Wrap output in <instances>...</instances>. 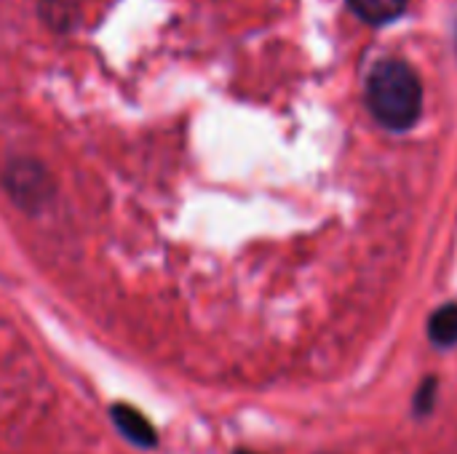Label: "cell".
<instances>
[{"label":"cell","mask_w":457,"mask_h":454,"mask_svg":"<svg viewBox=\"0 0 457 454\" xmlns=\"http://www.w3.org/2000/svg\"><path fill=\"white\" fill-rule=\"evenodd\" d=\"M367 104L378 123L394 131L410 128L420 118L423 88L412 67L396 59H383L367 80Z\"/></svg>","instance_id":"obj_1"},{"label":"cell","mask_w":457,"mask_h":454,"mask_svg":"<svg viewBox=\"0 0 457 454\" xmlns=\"http://www.w3.org/2000/svg\"><path fill=\"white\" fill-rule=\"evenodd\" d=\"M112 415V423L115 428L137 447H145V450H153L158 444V433L155 428L145 420V415H139L134 407H126V404H115L110 409Z\"/></svg>","instance_id":"obj_2"},{"label":"cell","mask_w":457,"mask_h":454,"mask_svg":"<svg viewBox=\"0 0 457 454\" xmlns=\"http://www.w3.org/2000/svg\"><path fill=\"white\" fill-rule=\"evenodd\" d=\"M428 340L434 348L450 351L457 348V302L442 305L428 318Z\"/></svg>","instance_id":"obj_3"},{"label":"cell","mask_w":457,"mask_h":454,"mask_svg":"<svg viewBox=\"0 0 457 454\" xmlns=\"http://www.w3.org/2000/svg\"><path fill=\"white\" fill-rule=\"evenodd\" d=\"M348 5L364 21H370V24H386V21H391V19H396V16L404 13L407 0H348Z\"/></svg>","instance_id":"obj_4"},{"label":"cell","mask_w":457,"mask_h":454,"mask_svg":"<svg viewBox=\"0 0 457 454\" xmlns=\"http://www.w3.org/2000/svg\"><path fill=\"white\" fill-rule=\"evenodd\" d=\"M436 404H439V377L436 375H428L415 388V396H412V417L415 420H428L436 412Z\"/></svg>","instance_id":"obj_5"},{"label":"cell","mask_w":457,"mask_h":454,"mask_svg":"<svg viewBox=\"0 0 457 454\" xmlns=\"http://www.w3.org/2000/svg\"><path fill=\"white\" fill-rule=\"evenodd\" d=\"M233 454H260V452H254V450H236Z\"/></svg>","instance_id":"obj_6"}]
</instances>
